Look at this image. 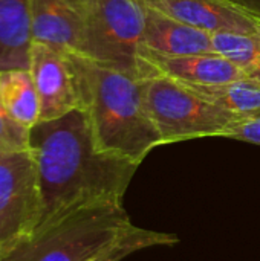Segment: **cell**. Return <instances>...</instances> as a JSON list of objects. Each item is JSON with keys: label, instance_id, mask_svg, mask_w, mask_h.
<instances>
[{"label": "cell", "instance_id": "obj_19", "mask_svg": "<svg viewBox=\"0 0 260 261\" xmlns=\"http://www.w3.org/2000/svg\"><path fill=\"white\" fill-rule=\"evenodd\" d=\"M233 2H236L238 5L244 6L250 12H253L257 17H260V0H233Z\"/></svg>", "mask_w": 260, "mask_h": 261}, {"label": "cell", "instance_id": "obj_4", "mask_svg": "<svg viewBox=\"0 0 260 261\" xmlns=\"http://www.w3.org/2000/svg\"><path fill=\"white\" fill-rule=\"evenodd\" d=\"M143 83L146 107L164 144L208 136L225 138L230 127L241 119L179 81L147 76Z\"/></svg>", "mask_w": 260, "mask_h": 261}, {"label": "cell", "instance_id": "obj_2", "mask_svg": "<svg viewBox=\"0 0 260 261\" xmlns=\"http://www.w3.org/2000/svg\"><path fill=\"white\" fill-rule=\"evenodd\" d=\"M74 60L97 148L141 165L164 145L146 107L143 78L78 54Z\"/></svg>", "mask_w": 260, "mask_h": 261}, {"label": "cell", "instance_id": "obj_11", "mask_svg": "<svg viewBox=\"0 0 260 261\" xmlns=\"http://www.w3.org/2000/svg\"><path fill=\"white\" fill-rule=\"evenodd\" d=\"M144 49L162 55H193L213 52V34L178 21L147 5H144Z\"/></svg>", "mask_w": 260, "mask_h": 261}, {"label": "cell", "instance_id": "obj_7", "mask_svg": "<svg viewBox=\"0 0 260 261\" xmlns=\"http://www.w3.org/2000/svg\"><path fill=\"white\" fill-rule=\"evenodd\" d=\"M29 72L40 99L38 122L58 119L74 110H83V95L74 52L34 41Z\"/></svg>", "mask_w": 260, "mask_h": 261}, {"label": "cell", "instance_id": "obj_3", "mask_svg": "<svg viewBox=\"0 0 260 261\" xmlns=\"http://www.w3.org/2000/svg\"><path fill=\"white\" fill-rule=\"evenodd\" d=\"M132 226L124 205H90L34 229L0 261H86Z\"/></svg>", "mask_w": 260, "mask_h": 261}, {"label": "cell", "instance_id": "obj_9", "mask_svg": "<svg viewBox=\"0 0 260 261\" xmlns=\"http://www.w3.org/2000/svg\"><path fill=\"white\" fill-rule=\"evenodd\" d=\"M166 15L210 34H260V17L233 0H139Z\"/></svg>", "mask_w": 260, "mask_h": 261}, {"label": "cell", "instance_id": "obj_17", "mask_svg": "<svg viewBox=\"0 0 260 261\" xmlns=\"http://www.w3.org/2000/svg\"><path fill=\"white\" fill-rule=\"evenodd\" d=\"M0 150L25 151L29 150V130L20 125L6 110L0 98Z\"/></svg>", "mask_w": 260, "mask_h": 261}, {"label": "cell", "instance_id": "obj_8", "mask_svg": "<svg viewBox=\"0 0 260 261\" xmlns=\"http://www.w3.org/2000/svg\"><path fill=\"white\" fill-rule=\"evenodd\" d=\"M138 76H166L184 84L218 86L247 75L236 64L216 52L162 55L143 47L138 54Z\"/></svg>", "mask_w": 260, "mask_h": 261}, {"label": "cell", "instance_id": "obj_16", "mask_svg": "<svg viewBox=\"0 0 260 261\" xmlns=\"http://www.w3.org/2000/svg\"><path fill=\"white\" fill-rule=\"evenodd\" d=\"M213 52L230 60L247 76L260 80V34H213Z\"/></svg>", "mask_w": 260, "mask_h": 261}, {"label": "cell", "instance_id": "obj_12", "mask_svg": "<svg viewBox=\"0 0 260 261\" xmlns=\"http://www.w3.org/2000/svg\"><path fill=\"white\" fill-rule=\"evenodd\" d=\"M32 43L29 0H0V72L29 70Z\"/></svg>", "mask_w": 260, "mask_h": 261}, {"label": "cell", "instance_id": "obj_15", "mask_svg": "<svg viewBox=\"0 0 260 261\" xmlns=\"http://www.w3.org/2000/svg\"><path fill=\"white\" fill-rule=\"evenodd\" d=\"M176 242L178 237L175 234L144 229L132 225L121 236H118L115 240L101 248L86 261H121L138 251H144L155 246H170Z\"/></svg>", "mask_w": 260, "mask_h": 261}, {"label": "cell", "instance_id": "obj_6", "mask_svg": "<svg viewBox=\"0 0 260 261\" xmlns=\"http://www.w3.org/2000/svg\"><path fill=\"white\" fill-rule=\"evenodd\" d=\"M40 217L38 171L31 150H0V254L28 237Z\"/></svg>", "mask_w": 260, "mask_h": 261}, {"label": "cell", "instance_id": "obj_10", "mask_svg": "<svg viewBox=\"0 0 260 261\" xmlns=\"http://www.w3.org/2000/svg\"><path fill=\"white\" fill-rule=\"evenodd\" d=\"M29 5L34 41L78 54L84 0H29Z\"/></svg>", "mask_w": 260, "mask_h": 261}, {"label": "cell", "instance_id": "obj_5", "mask_svg": "<svg viewBox=\"0 0 260 261\" xmlns=\"http://www.w3.org/2000/svg\"><path fill=\"white\" fill-rule=\"evenodd\" d=\"M146 11L139 0H84L78 55L138 75Z\"/></svg>", "mask_w": 260, "mask_h": 261}, {"label": "cell", "instance_id": "obj_18", "mask_svg": "<svg viewBox=\"0 0 260 261\" xmlns=\"http://www.w3.org/2000/svg\"><path fill=\"white\" fill-rule=\"evenodd\" d=\"M225 138L260 145V115L241 118L230 127Z\"/></svg>", "mask_w": 260, "mask_h": 261}, {"label": "cell", "instance_id": "obj_1", "mask_svg": "<svg viewBox=\"0 0 260 261\" xmlns=\"http://www.w3.org/2000/svg\"><path fill=\"white\" fill-rule=\"evenodd\" d=\"M29 150L37 164L41 194L37 228L83 206L123 205L139 167L97 148L84 110L34 125Z\"/></svg>", "mask_w": 260, "mask_h": 261}, {"label": "cell", "instance_id": "obj_13", "mask_svg": "<svg viewBox=\"0 0 260 261\" xmlns=\"http://www.w3.org/2000/svg\"><path fill=\"white\" fill-rule=\"evenodd\" d=\"M0 98L8 113L31 130L40 121V99L29 70L11 69L0 72Z\"/></svg>", "mask_w": 260, "mask_h": 261}, {"label": "cell", "instance_id": "obj_14", "mask_svg": "<svg viewBox=\"0 0 260 261\" xmlns=\"http://www.w3.org/2000/svg\"><path fill=\"white\" fill-rule=\"evenodd\" d=\"M188 86L192 90H195L210 102L241 118L260 115V80L244 76L218 86Z\"/></svg>", "mask_w": 260, "mask_h": 261}]
</instances>
